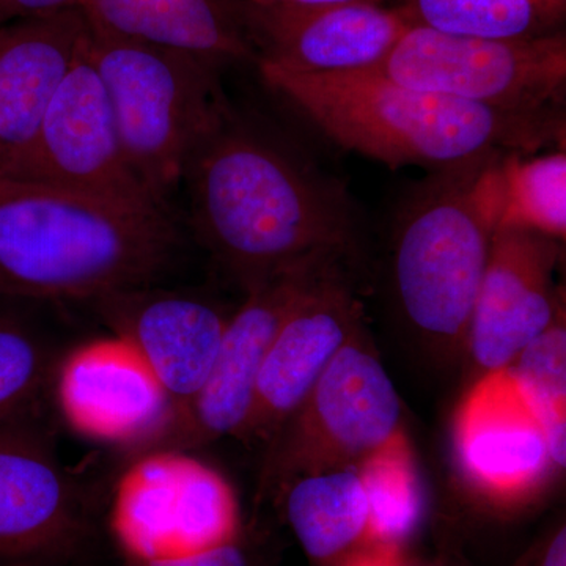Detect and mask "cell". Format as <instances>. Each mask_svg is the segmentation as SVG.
<instances>
[{
  "label": "cell",
  "instance_id": "17",
  "mask_svg": "<svg viewBox=\"0 0 566 566\" xmlns=\"http://www.w3.org/2000/svg\"><path fill=\"white\" fill-rule=\"evenodd\" d=\"M95 303L111 333L126 338L150 365L175 412L197 397L218 357L229 316L203 297L150 285L106 294Z\"/></svg>",
  "mask_w": 566,
  "mask_h": 566
},
{
  "label": "cell",
  "instance_id": "5",
  "mask_svg": "<svg viewBox=\"0 0 566 566\" xmlns=\"http://www.w3.org/2000/svg\"><path fill=\"white\" fill-rule=\"evenodd\" d=\"M87 51L109 96L126 161L153 199L169 207L192 151L230 109L221 66L92 28Z\"/></svg>",
  "mask_w": 566,
  "mask_h": 566
},
{
  "label": "cell",
  "instance_id": "1",
  "mask_svg": "<svg viewBox=\"0 0 566 566\" xmlns=\"http://www.w3.org/2000/svg\"><path fill=\"white\" fill-rule=\"evenodd\" d=\"M182 182L200 243L245 293L316 256L356 252L345 186L232 107L192 151Z\"/></svg>",
  "mask_w": 566,
  "mask_h": 566
},
{
  "label": "cell",
  "instance_id": "21",
  "mask_svg": "<svg viewBox=\"0 0 566 566\" xmlns=\"http://www.w3.org/2000/svg\"><path fill=\"white\" fill-rule=\"evenodd\" d=\"M411 24L453 35L531 40L565 32L566 0H400Z\"/></svg>",
  "mask_w": 566,
  "mask_h": 566
},
{
  "label": "cell",
  "instance_id": "30",
  "mask_svg": "<svg viewBox=\"0 0 566 566\" xmlns=\"http://www.w3.org/2000/svg\"><path fill=\"white\" fill-rule=\"evenodd\" d=\"M262 7H319L338 6V3H386L387 0H244Z\"/></svg>",
  "mask_w": 566,
  "mask_h": 566
},
{
  "label": "cell",
  "instance_id": "4",
  "mask_svg": "<svg viewBox=\"0 0 566 566\" xmlns=\"http://www.w3.org/2000/svg\"><path fill=\"white\" fill-rule=\"evenodd\" d=\"M505 156L494 153L431 172L398 211L395 300L406 322L439 344L453 346L468 338L504 208Z\"/></svg>",
  "mask_w": 566,
  "mask_h": 566
},
{
  "label": "cell",
  "instance_id": "25",
  "mask_svg": "<svg viewBox=\"0 0 566 566\" xmlns=\"http://www.w3.org/2000/svg\"><path fill=\"white\" fill-rule=\"evenodd\" d=\"M51 367V353L39 335L0 312V424L33 416Z\"/></svg>",
  "mask_w": 566,
  "mask_h": 566
},
{
  "label": "cell",
  "instance_id": "7",
  "mask_svg": "<svg viewBox=\"0 0 566 566\" xmlns=\"http://www.w3.org/2000/svg\"><path fill=\"white\" fill-rule=\"evenodd\" d=\"M370 70L408 87L494 111L565 117V32L491 40L411 24L385 61Z\"/></svg>",
  "mask_w": 566,
  "mask_h": 566
},
{
  "label": "cell",
  "instance_id": "3",
  "mask_svg": "<svg viewBox=\"0 0 566 566\" xmlns=\"http://www.w3.org/2000/svg\"><path fill=\"white\" fill-rule=\"evenodd\" d=\"M177 248L169 210L0 177V297L96 301L148 286Z\"/></svg>",
  "mask_w": 566,
  "mask_h": 566
},
{
  "label": "cell",
  "instance_id": "23",
  "mask_svg": "<svg viewBox=\"0 0 566 566\" xmlns=\"http://www.w3.org/2000/svg\"><path fill=\"white\" fill-rule=\"evenodd\" d=\"M371 506L370 545L397 547L422 517V488L405 433L356 468Z\"/></svg>",
  "mask_w": 566,
  "mask_h": 566
},
{
  "label": "cell",
  "instance_id": "8",
  "mask_svg": "<svg viewBox=\"0 0 566 566\" xmlns=\"http://www.w3.org/2000/svg\"><path fill=\"white\" fill-rule=\"evenodd\" d=\"M401 433L400 397L360 326L268 444L260 491L277 494L297 476L359 468Z\"/></svg>",
  "mask_w": 566,
  "mask_h": 566
},
{
  "label": "cell",
  "instance_id": "18",
  "mask_svg": "<svg viewBox=\"0 0 566 566\" xmlns=\"http://www.w3.org/2000/svg\"><path fill=\"white\" fill-rule=\"evenodd\" d=\"M88 31L81 9L0 25V177H13L31 151Z\"/></svg>",
  "mask_w": 566,
  "mask_h": 566
},
{
  "label": "cell",
  "instance_id": "26",
  "mask_svg": "<svg viewBox=\"0 0 566 566\" xmlns=\"http://www.w3.org/2000/svg\"><path fill=\"white\" fill-rule=\"evenodd\" d=\"M513 566H566V527L557 524Z\"/></svg>",
  "mask_w": 566,
  "mask_h": 566
},
{
  "label": "cell",
  "instance_id": "15",
  "mask_svg": "<svg viewBox=\"0 0 566 566\" xmlns=\"http://www.w3.org/2000/svg\"><path fill=\"white\" fill-rule=\"evenodd\" d=\"M564 241L497 227L465 344L483 371L510 367L564 315L556 271Z\"/></svg>",
  "mask_w": 566,
  "mask_h": 566
},
{
  "label": "cell",
  "instance_id": "11",
  "mask_svg": "<svg viewBox=\"0 0 566 566\" xmlns=\"http://www.w3.org/2000/svg\"><path fill=\"white\" fill-rule=\"evenodd\" d=\"M91 517L32 416L0 424V566H59L80 554Z\"/></svg>",
  "mask_w": 566,
  "mask_h": 566
},
{
  "label": "cell",
  "instance_id": "14",
  "mask_svg": "<svg viewBox=\"0 0 566 566\" xmlns=\"http://www.w3.org/2000/svg\"><path fill=\"white\" fill-rule=\"evenodd\" d=\"M360 316L352 263L342 264L305 294L275 335L237 438L270 444L307 400L338 349L363 326Z\"/></svg>",
  "mask_w": 566,
  "mask_h": 566
},
{
  "label": "cell",
  "instance_id": "20",
  "mask_svg": "<svg viewBox=\"0 0 566 566\" xmlns=\"http://www.w3.org/2000/svg\"><path fill=\"white\" fill-rule=\"evenodd\" d=\"M277 495L297 543L316 564L342 565L370 545V499L356 468L297 476Z\"/></svg>",
  "mask_w": 566,
  "mask_h": 566
},
{
  "label": "cell",
  "instance_id": "16",
  "mask_svg": "<svg viewBox=\"0 0 566 566\" xmlns=\"http://www.w3.org/2000/svg\"><path fill=\"white\" fill-rule=\"evenodd\" d=\"M256 61L294 73L370 70L408 31V17L387 3L262 7L241 0Z\"/></svg>",
  "mask_w": 566,
  "mask_h": 566
},
{
  "label": "cell",
  "instance_id": "10",
  "mask_svg": "<svg viewBox=\"0 0 566 566\" xmlns=\"http://www.w3.org/2000/svg\"><path fill=\"white\" fill-rule=\"evenodd\" d=\"M87 40L52 96L31 151L10 178L169 210L153 199L126 161L109 96L88 57Z\"/></svg>",
  "mask_w": 566,
  "mask_h": 566
},
{
  "label": "cell",
  "instance_id": "24",
  "mask_svg": "<svg viewBox=\"0 0 566 566\" xmlns=\"http://www.w3.org/2000/svg\"><path fill=\"white\" fill-rule=\"evenodd\" d=\"M521 390L542 417L558 469L566 464V327L565 315L536 337L510 365Z\"/></svg>",
  "mask_w": 566,
  "mask_h": 566
},
{
  "label": "cell",
  "instance_id": "29",
  "mask_svg": "<svg viewBox=\"0 0 566 566\" xmlns=\"http://www.w3.org/2000/svg\"><path fill=\"white\" fill-rule=\"evenodd\" d=\"M342 566H400V564H398L397 549L395 547L370 545L365 546V551L359 549L353 556L346 558Z\"/></svg>",
  "mask_w": 566,
  "mask_h": 566
},
{
  "label": "cell",
  "instance_id": "28",
  "mask_svg": "<svg viewBox=\"0 0 566 566\" xmlns=\"http://www.w3.org/2000/svg\"><path fill=\"white\" fill-rule=\"evenodd\" d=\"M120 566L139 565L123 564ZM175 566H251V560H249L248 553H245L243 546V539H241V542L230 543V545L212 549L210 553L203 554V556L193 558L188 564Z\"/></svg>",
  "mask_w": 566,
  "mask_h": 566
},
{
  "label": "cell",
  "instance_id": "2",
  "mask_svg": "<svg viewBox=\"0 0 566 566\" xmlns=\"http://www.w3.org/2000/svg\"><path fill=\"white\" fill-rule=\"evenodd\" d=\"M264 84L344 150L428 172L494 153L564 148L565 117L509 114L408 87L375 70L307 74L255 62Z\"/></svg>",
  "mask_w": 566,
  "mask_h": 566
},
{
  "label": "cell",
  "instance_id": "13",
  "mask_svg": "<svg viewBox=\"0 0 566 566\" xmlns=\"http://www.w3.org/2000/svg\"><path fill=\"white\" fill-rule=\"evenodd\" d=\"M453 442L469 486L502 509L534 497L560 471L542 417L509 367L486 371L464 395Z\"/></svg>",
  "mask_w": 566,
  "mask_h": 566
},
{
  "label": "cell",
  "instance_id": "27",
  "mask_svg": "<svg viewBox=\"0 0 566 566\" xmlns=\"http://www.w3.org/2000/svg\"><path fill=\"white\" fill-rule=\"evenodd\" d=\"M82 3L84 0H0V25L57 11L81 9Z\"/></svg>",
  "mask_w": 566,
  "mask_h": 566
},
{
  "label": "cell",
  "instance_id": "12",
  "mask_svg": "<svg viewBox=\"0 0 566 566\" xmlns=\"http://www.w3.org/2000/svg\"><path fill=\"white\" fill-rule=\"evenodd\" d=\"M54 398L74 433L134 453L151 449L175 412L150 365L117 334L82 342L63 356Z\"/></svg>",
  "mask_w": 566,
  "mask_h": 566
},
{
  "label": "cell",
  "instance_id": "6",
  "mask_svg": "<svg viewBox=\"0 0 566 566\" xmlns=\"http://www.w3.org/2000/svg\"><path fill=\"white\" fill-rule=\"evenodd\" d=\"M109 528L123 564L181 565L243 539L229 480L192 450L136 453L112 493Z\"/></svg>",
  "mask_w": 566,
  "mask_h": 566
},
{
  "label": "cell",
  "instance_id": "22",
  "mask_svg": "<svg viewBox=\"0 0 566 566\" xmlns=\"http://www.w3.org/2000/svg\"><path fill=\"white\" fill-rule=\"evenodd\" d=\"M504 208L499 227H517L565 241V148L543 155L510 153L502 159Z\"/></svg>",
  "mask_w": 566,
  "mask_h": 566
},
{
  "label": "cell",
  "instance_id": "9",
  "mask_svg": "<svg viewBox=\"0 0 566 566\" xmlns=\"http://www.w3.org/2000/svg\"><path fill=\"white\" fill-rule=\"evenodd\" d=\"M352 260L348 255L316 256L245 293L244 304L227 322L221 348L202 390L175 412L151 449L193 450L223 436L240 434L251 409L256 376L283 323L316 283Z\"/></svg>",
  "mask_w": 566,
  "mask_h": 566
},
{
  "label": "cell",
  "instance_id": "19",
  "mask_svg": "<svg viewBox=\"0 0 566 566\" xmlns=\"http://www.w3.org/2000/svg\"><path fill=\"white\" fill-rule=\"evenodd\" d=\"M88 24L111 33L191 52L222 66L255 62L241 0H84Z\"/></svg>",
  "mask_w": 566,
  "mask_h": 566
}]
</instances>
